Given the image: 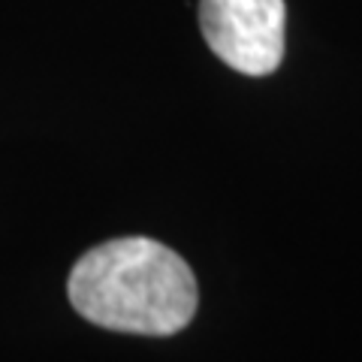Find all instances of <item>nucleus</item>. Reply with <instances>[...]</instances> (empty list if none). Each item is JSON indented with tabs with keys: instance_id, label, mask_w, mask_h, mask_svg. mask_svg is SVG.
I'll list each match as a JSON object with an SVG mask.
<instances>
[{
	"instance_id": "obj_1",
	"label": "nucleus",
	"mask_w": 362,
	"mask_h": 362,
	"mask_svg": "<svg viewBox=\"0 0 362 362\" xmlns=\"http://www.w3.org/2000/svg\"><path fill=\"white\" fill-rule=\"evenodd\" d=\"M66 293L88 323L130 335H175L199 305L190 263L148 235L90 247L73 266Z\"/></svg>"
},
{
	"instance_id": "obj_2",
	"label": "nucleus",
	"mask_w": 362,
	"mask_h": 362,
	"mask_svg": "<svg viewBox=\"0 0 362 362\" xmlns=\"http://www.w3.org/2000/svg\"><path fill=\"white\" fill-rule=\"evenodd\" d=\"M209 49L245 76H269L284 58V0H199Z\"/></svg>"
}]
</instances>
